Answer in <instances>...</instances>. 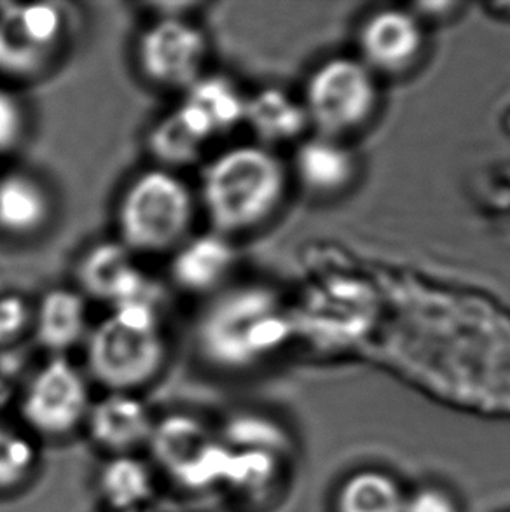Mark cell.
I'll use <instances>...</instances> for the list:
<instances>
[{
    "instance_id": "obj_1",
    "label": "cell",
    "mask_w": 510,
    "mask_h": 512,
    "mask_svg": "<svg viewBox=\"0 0 510 512\" xmlns=\"http://www.w3.org/2000/svg\"><path fill=\"white\" fill-rule=\"evenodd\" d=\"M287 187V168L271 149L229 147L203 170L200 200L210 229L231 238L273 219Z\"/></svg>"
},
{
    "instance_id": "obj_2",
    "label": "cell",
    "mask_w": 510,
    "mask_h": 512,
    "mask_svg": "<svg viewBox=\"0 0 510 512\" xmlns=\"http://www.w3.org/2000/svg\"><path fill=\"white\" fill-rule=\"evenodd\" d=\"M289 334L275 294L264 287L224 291L196 324V348L219 371H247L275 352Z\"/></svg>"
},
{
    "instance_id": "obj_3",
    "label": "cell",
    "mask_w": 510,
    "mask_h": 512,
    "mask_svg": "<svg viewBox=\"0 0 510 512\" xmlns=\"http://www.w3.org/2000/svg\"><path fill=\"white\" fill-rule=\"evenodd\" d=\"M168 357L154 298L116 306L86 336V366L107 392L135 394L163 371Z\"/></svg>"
},
{
    "instance_id": "obj_4",
    "label": "cell",
    "mask_w": 510,
    "mask_h": 512,
    "mask_svg": "<svg viewBox=\"0 0 510 512\" xmlns=\"http://www.w3.org/2000/svg\"><path fill=\"white\" fill-rule=\"evenodd\" d=\"M196 200L186 180L166 168L137 173L116 207L119 242L133 254L177 249L193 228Z\"/></svg>"
},
{
    "instance_id": "obj_5",
    "label": "cell",
    "mask_w": 510,
    "mask_h": 512,
    "mask_svg": "<svg viewBox=\"0 0 510 512\" xmlns=\"http://www.w3.org/2000/svg\"><path fill=\"white\" fill-rule=\"evenodd\" d=\"M378 102V84L366 63L332 58L308 79L303 107L318 137L341 142L373 121Z\"/></svg>"
},
{
    "instance_id": "obj_6",
    "label": "cell",
    "mask_w": 510,
    "mask_h": 512,
    "mask_svg": "<svg viewBox=\"0 0 510 512\" xmlns=\"http://www.w3.org/2000/svg\"><path fill=\"white\" fill-rule=\"evenodd\" d=\"M149 448L156 464L187 490L224 483L229 446L196 416L175 413L156 420Z\"/></svg>"
},
{
    "instance_id": "obj_7",
    "label": "cell",
    "mask_w": 510,
    "mask_h": 512,
    "mask_svg": "<svg viewBox=\"0 0 510 512\" xmlns=\"http://www.w3.org/2000/svg\"><path fill=\"white\" fill-rule=\"evenodd\" d=\"M207 60V34L179 14H163L151 21L135 42L140 76L165 90L186 91L205 76Z\"/></svg>"
},
{
    "instance_id": "obj_8",
    "label": "cell",
    "mask_w": 510,
    "mask_h": 512,
    "mask_svg": "<svg viewBox=\"0 0 510 512\" xmlns=\"http://www.w3.org/2000/svg\"><path fill=\"white\" fill-rule=\"evenodd\" d=\"M91 406L83 373L65 357H53L28 380L20 413L35 436L62 439L86 425Z\"/></svg>"
},
{
    "instance_id": "obj_9",
    "label": "cell",
    "mask_w": 510,
    "mask_h": 512,
    "mask_svg": "<svg viewBox=\"0 0 510 512\" xmlns=\"http://www.w3.org/2000/svg\"><path fill=\"white\" fill-rule=\"evenodd\" d=\"M67 35V14L51 2L11 4L0 11V76L32 79L55 62Z\"/></svg>"
},
{
    "instance_id": "obj_10",
    "label": "cell",
    "mask_w": 510,
    "mask_h": 512,
    "mask_svg": "<svg viewBox=\"0 0 510 512\" xmlns=\"http://www.w3.org/2000/svg\"><path fill=\"white\" fill-rule=\"evenodd\" d=\"M83 296L109 303L111 308L152 298L151 287L135 263V254L119 240L98 242L84 250L76 266Z\"/></svg>"
},
{
    "instance_id": "obj_11",
    "label": "cell",
    "mask_w": 510,
    "mask_h": 512,
    "mask_svg": "<svg viewBox=\"0 0 510 512\" xmlns=\"http://www.w3.org/2000/svg\"><path fill=\"white\" fill-rule=\"evenodd\" d=\"M359 48L362 62L373 72L402 76L420 62L425 34L414 14L402 9H383L364 21Z\"/></svg>"
},
{
    "instance_id": "obj_12",
    "label": "cell",
    "mask_w": 510,
    "mask_h": 512,
    "mask_svg": "<svg viewBox=\"0 0 510 512\" xmlns=\"http://www.w3.org/2000/svg\"><path fill=\"white\" fill-rule=\"evenodd\" d=\"M156 420L151 409L138 395L107 392L93 402L84 429L100 450L109 457L130 455L149 446Z\"/></svg>"
},
{
    "instance_id": "obj_13",
    "label": "cell",
    "mask_w": 510,
    "mask_h": 512,
    "mask_svg": "<svg viewBox=\"0 0 510 512\" xmlns=\"http://www.w3.org/2000/svg\"><path fill=\"white\" fill-rule=\"evenodd\" d=\"M215 137L217 133L207 114L182 100L149 128L145 142L158 167L175 172L200 161Z\"/></svg>"
},
{
    "instance_id": "obj_14",
    "label": "cell",
    "mask_w": 510,
    "mask_h": 512,
    "mask_svg": "<svg viewBox=\"0 0 510 512\" xmlns=\"http://www.w3.org/2000/svg\"><path fill=\"white\" fill-rule=\"evenodd\" d=\"M236 250L228 236L217 231L191 236L175 249L170 263L173 284L189 294L217 291L235 268Z\"/></svg>"
},
{
    "instance_id": "obj_15",
    "label": "cell",
    "mask_w": 510,
    "mask_h": 512,
    "mask_svg": "<svg viewBox=\"0 0 510 512\" xmlns=\"http://www.w3.org/2000/svg\"><path fill=\"white\" fill-rule=\"evenodd\" d=\"M55 212L49 187L37 175L11 172L0 177V233L28 238L41 233Z\"/></svg>"
},
{
    "instance_id": "obj_16",
    "label": "cell",
    "mask_w": 510,
    "mask_h": 512,
    "mask_svg": "<svg viewBox=\"0 0 510 512\" xmlns=\"http://www.w3.org/2000/svg\"><path fill=\"white\" fill-rule=\"evenodd\" d=\"M32 322L37 343L55 357H63L88 333L86 299L76 289H51L39 301Z\"/></svg>"
},
{
    "instance_id": "obj_17",
    "label": "cell",
    "mask_w": 510,
    "mask_h": 512,
    "mask_svg": "<svg viewBox=\"0 0 510 512\" xmlns=\"http://www.w3.org/2000/svg\"><path fill=\"white\" fill-rule=\"evenodd\" d=\"M294 172L301 186L313 196H339L357 177V161L338 140H306L297 149Z\"/></svg>"
},
{
    "instance_id": "obj_18",
    "label": "cell",
    "mask_w": 510,
    "mask_h": 512,
    "mask_svg": "<svg viewBox=\"0 0 510 512\" xmlns=\"http://www.w3.org/2000/svg\"><path fill=\"white\" fill-rule=\"evenodd\" d=\"M97 485L111 512H140L154 497L156 476L151 464L135 453L114 455L100 467Z\"/></svg>"
},
{
    "instance_id": "obj_19",
    "label": "cell",
    "mask_w": 510,
    "mask_h": 512,
    "mask_svg": "<svg viewBox=\"0 0 510 512\" xmlns=\"http://www.w3.org/2000/svg\"><path fill=\"white\" fill-rule=\"evenodd\" d=\"M245 123L268 146L297 139L310 125L303 105L275 88H266L247 98Z\"/></svg>"
},
{
    "instance_id": "obj_20",
    "label": "cell",
    "mask_w": 510,
    "mask_h": 512,
    "mask_svg": "<svg viewBox=\"0 0 510 512\" xmlns=\"http://www.w3.org/2000/svg\"><path fill=\"white\" fill-rule=\"evenodd\" d=\"M407 493L392 474L378 469L353 472L339 485L336 512H404Z\"/></svg>"
},
{
    "instance_id": "obj_21",
    "label": "cell",
    "mask_w": 510,
    "mask_h": 512,
    "mask_svg": "<svg viewBox=\"0 0 510 512\" xmlns=\"http://www.w3.org/2000/svg\"><path fill=\"white\" fill-rule=\"evenodd\" d=\"M184 100L207 114L217 137L245 123L247 98L226 77L205 74L187 88Z\"/></svg>"
},
{
    "instance_id": "obj_22",
    "label": "cell",
    "mask_w": 510,
    "mask_h": 512,
    "mask_svg": "<svg viewBox=\"0 0 510 512\" xmlns=\"http://www.w3.org/2000/svg\"><path fill=\"white\" fill-rule=\"evenodd\" d=\"M224 443L236 450L268 451L282 455L289 450L287 432L278 423L259 415H238L226 427Z\"/></svg>"
},
{
    "instance_id": "obj_23",
    "label": "cell",
    "mask_w": 510,
    "mask_h": 512,
    "mask_svg": "<svg viewBox=\"0 0 510 512\" xmlns=\"http://www.w3.org/2000/svg\"><path fill=\"white\" fill-rule=\"evenodd\" d=\"M37 455L27 437L0 427V492L23 485L34 472Z\"/></svg>"
},
{
    "instance_id": "obj_24",
    "label": "cell",
    "mask_w": 510,
    "mask_h": 512,
    "mask_svg": "<svg viewBox=\"0 0 510 512\" xmlns=\"http://www.w3.org/2000/svg\"><path fill=\"white\" fill-rule=\"evenodd\" d=\"M27 132V112L11 91L0 88V154L20 146Z\"/></svg>"
},
{
    "instance_id": "obj_25",
    "label": "cell",
    "mask_w": 510,
    "mask_h": 512,
    "mask_svg": "<svg viewBox=\"0 0 510 512\" xmlns=\"http://www.w3.org/2000/svg\"><path fill=\"white\" fill-rule=\"evenodd\" d=\"M34 313L18 294L0 296V348L13 345L30 326Z\"/></svg>"
},
{
    "instance_id": "obj_26",
    "label": "cell",
    "mask_w": 510,
    "mask_h": 512,
    "mask_svg": "<svg viewBox=\"0 0 510 512\" xmlns=\"http://www.w3.org/2000/svg\"><path fill=\"white\" fill-rule=\"evenodd\" d=\"M404 512H460L455 495L437 485H425L407 493Z\"/></svg>"
}]
</instances>
